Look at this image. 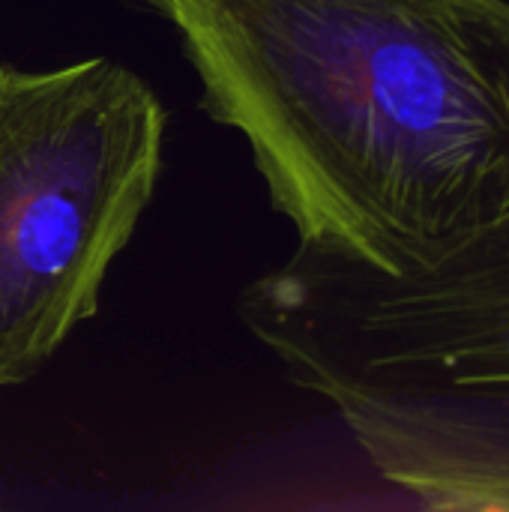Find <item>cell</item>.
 Instances as JSON below:
<instances>
[{
    "label": "cell",
    "mask_w": 509,
    "mask_h": 512,
    "mask_svg": "<svg viewBox=\"0 0 509 512\" xmlns=\"http://www.w3.org/2000/svg\"><path fill=\"white\" fill-rule=\"evenodd\" d=\"M300 240L384 273L509 216V0H162Z\"/></svg>",
    "instance_id": "obj_1"
},
{
    "label": "cell",
    "mask_w": 509,
    "mask_h": 512,
    "mask_svg": "<svg viewBox=\"0 0 509 512\" xmlns=\"http://www.w3.org/2000/svg\"><path fill=\"white\" fill-rule=\"evenodd\" d=\"M240 318L387 483L432 510L509 512V216L402 273L300 240Z\"/></svg>",
    "instance_id": "obj_2"
},
{
    "label": "cell",
    "mask_w": 509,
    "mask_h": 512,
    "mask_svg": "<svg viewBox=\"0 0 509 512\" xmlns=\"http://www.w3.org/2000/svg\"><path fill=\"white\" fill-rule=\"evenodd\" d=\"M141 3H147V6H150L153 12H159V3H162V0H141Z\"/></svg>",
    "instance_id": "obj_4"
},
{
    "label": "cell",
    "mask_w": 509,
    "mask_h": 512,
    "mask_svg": "<svg viewBox=\"0 0 509 512\" xmlns=\"http://www.w3.org/2000/svg\"><path fill=\"white\" fill-rule=\"evenodd\" d=\"M165 123L153 87L108 57L0 66V387L96 315L153 198Z\"/></svg>",
    "instance_id": "obj_3"
}]
</instances>
